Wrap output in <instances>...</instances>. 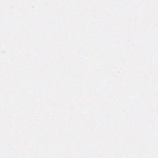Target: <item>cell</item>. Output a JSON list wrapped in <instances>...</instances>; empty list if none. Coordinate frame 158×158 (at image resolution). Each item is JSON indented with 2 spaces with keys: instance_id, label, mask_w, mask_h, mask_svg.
<instances>
[]
</instances>
